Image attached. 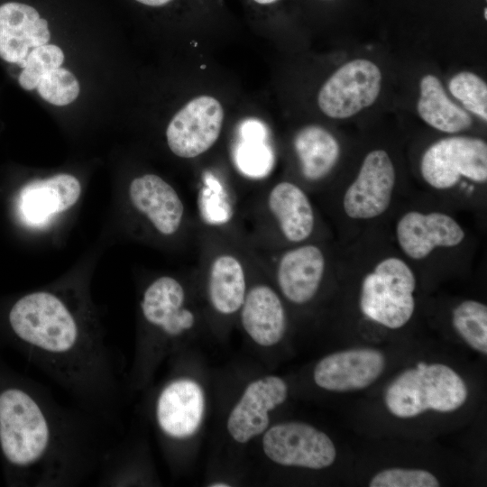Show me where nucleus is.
Returning a JSON list of instances; mask_svg holds the SVG:
<instances>
[{
	"instance_id": "10",
	"label": "nucleus",
	"mask_w": 487,
	"mask_h": 487,
	"mask_svg": "<svg viewBox=\"0 0 487 487\" xmlns=\"http://www.w3.org/2000/svg\"><path fill=\"white\" fill-rule=\"evenodd\" d=\"M384 354L374 348H353L330 354L314 369V381L322 389L346 392L363 390L383 372Z\"/></svg>"
},
{
	"instance_id": "12",
	"label": "nucleus",
	"mask_w": 487,
	"mask_h": 487,
	"mask_svg": "<svg viewBox=\"0 0 487 487\" xmlns=\"http://www.w3.org/2000/svg\"><path fill=\"white\" fill-rule=\"evenodd\" d=\"M288 397L286 382L276 376H267L248 385L227 420L231 436L246 443L262 434L269 425V411Z\"/></svg>"
},
{
	"instance_id": "28",
	"label": "nucleus",
	"mask_w": 487,
	"mask_h": 487,
	"mask_svg": "<svg viewBox=\"0 0 487 487\" xmlns=\"http://www.w3.org/2000/svg\"><path fill=\"white\" fill-rule=\"evenodd\" d=\"M36 89L45 101L55 106H66L78 97L80 88L76 77L60 67L44 74Z\"/></svg>"
},
{
	"instance_id": "32",
	"label": "nucleus",
	"mask_w": 487,
	"mask_h": 487,
	"mask_svg": "<svg viewBox=\"0 0 487 487\" xmlns=\"http://www.w3.org/2000/svg\"><path fill=\"white\" fill-rule=\"evenodd\" d=\"M210 486L211 487H228L230 485L227 484V483H224V482H216V483L211 484Z\"/></svg>"
},
{
	"instance_id": "31",
	"label": "nucleus",
	"mask_w": 487,
	"mask_h": 487,
	"mask_svg": "<svg viewBox=\"0 0 487 487\" xmlns=\"http://www.w3.org/2000/svg\"><path fill=\"white\" fill-rule=\"evenodd\" d=\"M252 1L259 5L267 6V5H271L272 4L277 3L279 0H252Z\"/></svg>"
},
{
	"instance_id": "29",
	"label": "nucleus",
	"mask_w": 487,
	"mask_h": 487,
	"mask_svg": "<svg viewBox=\"0 0 487 487\" xmlns=\"http://www.w3.org/2000/svg\"><path fill=\"white\" fill-rule=\"evenodd\" d=\"M437 478L426 470L389 468L377 473L370 487H438Z\"/></svg>"
},
{
	"instance_id": "1",
	"label": "nucleus",
	"mask_w": 487,
	"mask_h": 487,
	"mask_svg": "<svg viewBox=\"0 0 487 487\" xmlns=\"http://www.w3.org/2000/svg\"><path fill=\"white\" fill-rule=\"evenodd\" d=\"M9 322L19 338L50 356H72L83 345L78 318L69 303L51 291L21 298L10 310Z\"/></svg>"
},
{
	"instance_id": "13",
	"label": "nucleus",
	"mask_w": 487,
	"mask_h": 487,
	"mask_svg": "<svg viewBox=\"0 0 487 487\" xmlns=\"http://www.w3.org/2000/svg\"><path fill=\"white\" fill-rule=\"evenodd\" d=\"M132 206L161 234L170 236L180 228L185 207L175 188L156 174L134 178L128 188Z\"/></svg>"
},
{
	"instance_id": "19",
	"label": "nucleus",
	"mask_w": 487,
	"mask_h": 487,
	"mask_svg": "<svg viewBox=\"0 0 487 487\" xmlns=\"http://www.w3.org/2000/svg\"><path fill=\"white\" fill-rule=\"evenodd\" d=\"M244 330L257 344L271 346L279 343L286 330V315L278 294L259 284L246 292L241 307Z\"/></svg>"
},
{
	"instance_id": "3",
	"label": "nucleus",
	"mask_w": 487,
	"mask_h": 487,
	"mask_svg": "<svg viewBox=\"0 0 487 487\" xmlns=\"http://www.w3.org/2000/svg\"><path fill=\"white\" fill-rule=\"evenodd\" d=\"M51 439L48 418L31 395L18 389L0 393V446L9 462L19 466L40 462Z\"/></svg>"
},
{
	"instance_id": "16",
	"label": "nucleus",
	"mask_w": 487,
	"mask_h": 487,
	"mask_svg": "<svg viewBox=\"0 0 487 487\" xmlns=\"http://www.w3.org/2000/svg\"><path fill=\"white\" fill-rule=\"evenodd\" d=\"M205 398L201 387L189 379L169 383L161 392L156 418L169 436L184 438L193 435L202 421Z\"/></svg>"
},
{
	"instance_id": "15",
	"label": "nucleus",
	"mask_w": 487,
	"mask_h": 487,
	"mask_svg": "<svg viewBox=\"0 0 487 487\" xmlns=\"http://www.w3.org/2000/svg\"><path fill=\"white\" fill-rule=\"evenodd\" d=\"M48 23L28 5L8 2L0 5V58L13 64L24 60L30 50L47 44Z\"/></svg>"
},
{
	"instance_id": "4",
	"label": "nucleus",
	"mask_w": 487,
	"mask_h": 487,
	"mask_svg": "<svg viewBox=\"0 0 487 487\" xmlns=\"http://www.w3.org/2000/svg\"><path fill=\"white\" fill-rule=\"evenodd\" d=\"M415 289L416 277L410 267L398 257L385 258L362 282L361 310L366 317L388 328H400L414 313Z\"/></svg>"
},
{
	"instance_id": "6",
	"label": "nucleus",
	"mask_w": 487,
	"mask_h": 487,
	"mask_svg": "<svg viewBox=\"0 0 487 487\" xmlns=\"http://www.w3.org/2000/svg\"><path fill=\"white\" fill-rule=\"evenodd\" d=\"M381 87V72L368 60H351L335 70L321 87L317 104L331 118H348L371 106Z\"/></svg>"
},
{
	"instance_id": "7",
	"label": "nucleus",
	"mask_w": 487,
	"mask_h": 487,
	"mask_svg": "<svg viewBox=\"0 0 487 487\" xmlns=\"http://www.w3.org/2000/svg\"><path fill=\"white\" fill-rule=\"evenodd\" d=\"M262 446L271 461L285 466L323 469L336 458V449L330 437L303 422L273 426L265 433Z\"/></svg>"
},
{
	"instance_id": "9",
	"label": "nucleus",
	"mask_w": 487,
	"mask_h": 487,
	"mask_svg": "<svg viewBox=\"0 0 487 487\" xmlns=\"http://www.w3.org/2000/svg\"><path fill=\"white\" fill-rule=\"evenodd\" d=\"M395 182L396 171L389 154L380 149L370 152L344 195L345 214L354 219L381 216L391 204Z\"/></svg>"
},
{
	"instance_id": "17",
	"label": "nucleus",
	"mask_w": 487,
	"mask_h": 487,
	"mask_svg": "<svg viewBox=\"0 0 487 487\" xmlns=\"http://www.w3.org/2000/svg\"><path fill=\"white\" fill-rule=\"evenodd\" d=\"M326 269L322 250L302 244L285 252L277 263L276 277L280 291L295 304L308 302L316 295Z\"/></svg>"
},
{
	"instance_id": "2",
	"label": "nucleus",
	"mask_w": 487,
	"mask_h": 487,
	"mask_svg": "<svg viewBox=\"0 0 487 487\" xmlns=\"http://www.w3.org/2000/svg\"><path fill=\"white\" fill-rule=\"evenodd\" d=\"M468 398L464 381L444 363H418L398 375L387 387L384 401L395 417L409 418L426 410L451 412Z\"/></svg>"
},
{
	"instance_id": "20",
	"label": "nucleus",
	"mask_w": 487,
	"mask_h": 487,
	"mask_svg": "<svg viewBox=\"0 0 487 487\" xmlns=\"http://www.w3.org/2000/svg\"><path fill=\"white\" fill-rule=\"evenodd\" d=\"M267 207L283 237L302 243L313 233L315 214L305 191L290 181H280L268 193Z\"/></svg>"
},
{
	"instance_id": "30",
	"label": "nucleus",
	"mask_w": 487,
	"mask_h": 487,
	"mask_svg": "<svg viewBox=\"0 0 487 487\" xmlns=\"http://www.w3.org/2000/svg\"><path fill=\"white\" fill-rule=\"evenodd\" d=\"M136 2L151 7L165 6L174 0H135Z\"/></svg>"
},
{
	"instance_id": "5",
	"label": "nucleus",
	"mask_w": 487,
	"mask_h": 487,
	"mask_svg": "<svg viewBox=\"0 0 487 487\" xmlns=\"http://www.w3.org/2000/svg\"><path fill=\"white\" fill-rule=\"evenodd\" d=\"M420 171L436 189L454 187L461 179L478 183L487 180V144L479 138L450 136L438 140L424 152Z\"/></svg>"
},
{
	"instance_id": "26",
	"label": "nucleus",
	"mask_w": 487,
	"mask_h": 487,
	"mask_svg": "<svg viewBox=\"0 0 487 487\" xmlns=\"http://www.w3.org/2000/svg\"><path fill=\"white\" fill-rule=\"evenodd\" d=\"M63 60L64 53L57 45L47 43L32 48L27 57L17 64L23 69L18 76L19 85L25 90L36 88L41 77L60 68Z\"/></svg>"
},
{
	"instance_id": "33",
	"label": "nucleus",
	"mask_w": 487,
	"mask_h": 487,
	"mask_svg": "<svg viewBox=\"0 0 487 487\" xmlns=\"http://www.w3.org/2000/svg\"><path fill=\"white\" fill-rule=\"evenodd\" d=\"M484 18L487 19V9L484 8Z\"/></svg>"
},
{
	"instance_id": "25",
	"label": "nucleus",
	"mask_w": 487,
	"mask_h": 487,
	"mask_svg": "<svg viewBox=\"0 0 487 487\" xmlns=\"http://www.w3.org/2000/svg\"><path fill=\"white\" fill-rule=\"evenodd\" d=\"M452 324L473 349L487 354V307L476 300H464L452 312Z\"/></svg>"
},
{
	"instance_id": "11",
	"label": "nucleus",
	"mask_w": 487,
	"mask_h": 487,
	"mask_svg": "<svg viewBox=\"0 0 487 487\" xmlns=\"http://www.w3.org/2000/svg\"><path fill=\"white\" fill-rule=\"evenodd\" d=\"M396 236L407 256L421 260L436 248L459 245L465 234L461 225L447 214L409 211L400 218Z\"/></svg>"
},
{
	"instance_id": "27",
	"label": "nucleus",
	"mask_w": 487,
	"mask_h": 487,
	"mask_svg": "<svg viewBox=\"0 0 487 487\" xmlns=\"http://www.w3.org/2000/svg\"><path fill=\"white\" fill-rule=\"evenodd\" d=\"M448 87L467 111L487 120V85L478 75L459 72L450 79Z\"/></svg>"
},
{
	"instance_id": "24",
	"label": "nucleus",
	"mask_w": 487,
	"mask_h": 487,
	"mask_svg": "<svg viewBox=\"0 0 487 487\" xmlns=\"http://www.w3.org/2000/svg\"><path fill=\"white\" fill-rule=\"evenodd\" d=\"M241 141L235 150V161L244 173L253 176L265 174L272 164L271 150L265 143V124L248 118L239 127Z\"/></svg>"
},
{
	"instance_id": "14",
	"label": "nucleus",
	"mask_w": 487,
	"mask_h": 487,
	"mask_svg": "<svg viewBox=\"0 0 487 487\" xmlns=\"http://www.w3.org/2000/svg\"><path fill=\"white\" fill-rule=\"evenodd\" d=\"M81 192L80 181L69 173L33 180L20 191L17 201L19 216L31 226L45 225L53 216L74 206Z\"/></svg>"
},
{
	"instance_id": "22",
	"label": "nucleus",
	"mask_w": 487,
	"mask_h": 487,
	"mask_svg": "<svg viewBox=\"0 0 487 487\" xmlns=\"http://www.w3.org/2000/svg\"><path fill=\"white\" fill-rule=\"evenodd\" d=\"M417 109L419 116L431 127L448 133L468 129L469 114L446 96L441 81L434 75H425L419 83Z\"/></svg>"
},
{
	"instance_id": "21",
	"label": "nucleus",
	"mask_w": 487,
	"mask_h": 487,
	"mask_svg": "<svg viewBox=\"0 0 487 487\" xmlns=\"http://www.w3.org/2000/svg\"><path fill=\"white\" fill-rule=\"evenodd\" d=\"M207 291L217 312L231 315L241 308L246 295V277L239 257L225 252L213 258L208 268Z\"/></svg>"
},
{
	"instance_id": "8",
	"label": "nucleus",
	"mask_w": 487,
	"mask_h": 487,
	"mask_svg": "<svg viewBox=\"0 0 487 487\" xmlns=\"http://www.w3.org/2000/svg\"><path fill=\"white\" fill-rule=\"evenodd\" d=\"M223 121L224 109L216 98L197 96L179 110L169 123L166 130L168 146L178 157H198L216 143Z\"/></svg>"
},
{
	"instance_id": "23",
	"label": "nucleus",
	"mask_w": 487,
	"mask_h": 487,
	"mask_svg": "<svg viewBox=\"0 0 487 487\" xmlns=\"http://www.w3.org/2000/svg\"><path fill=\"white\" fill-rule=\"evenodd\" d=\"M294 149L302 175L312 181L325 178L340 155L336 139L319 125H308L300 129L294 138Z\"/></svg>"
},
{
	"instance_id": "18",
	"label": "nucleus",
	"mask_w": 487,
	"mask_h": 487,
	"mask_svg": "<svg viewBox=\"0 0 487 487\" xmlns=\"http://www.w3.org/2000/svg\"><path fill=\"white\" fill-rule=\"evenodd\" d=\"M186 294L181 283L171 276L154 280L141 300L146 322L169 336H177L194 325L193 313L184 307Z\"/></svg>"
}]
</instances>
